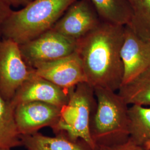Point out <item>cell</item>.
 Listing matches in <instances>:
<instances>
[{"label": "cell", "instance_id": "1", "mask_svg": "<svg viewBox=\"0 0 150 150\" xmlns=\"http://www.w3.org/2000/svg\"><path fill=\"white\" fill-rule=\"evenodd\" d=\"M125 27L102 22L77 41L76 52L81 61L87 83L93 88L101 87L116 92L122 85L121 49Z\"/></svg>", "mask_w": 150, "mask_h": 150}, {"label": "cell", "instance_id": "2", "mask_svg": "<svg viewBox=\"0 0 150 150\" xmlns=\"http://www.w3.org/2000/svg\"><path fill=\"white\" fill-rule=\"evenodd\" d=\"M77 0H33L12 11L2 27V38L19 45L52 29L65 11Z\"/></svg>", "mask_w": 150, "mask_h": 150}, {"label": "cell", "instance_id": "3", "mask_svg": "<svg viewBox=\"0 0 150 150\" xmlns=\"http://www.w3.org/2000/svg\"><path fill=\"white\" fill-rule=\"evenodd\" d=\"M97 106L91 125L92 138L97 147L126 141L129 137L128 105L115 91L94 88Z\"/></svg>", "mask_w": 150, "mask_h": 150}, {"label": "cell", "instance_id": "4", "mask_svg": "<svg viewBox=\"0 0 150 150\" xmlns=\"http://www.w3.org/2000/svg\"><path fill=\"white\" fill-rule=\"evenodd\" d=\"M97 106L94 88L87 82L69 91L67 103L61 108L59 117L52 128L56 135L61 134L72 141L82 140L93 150L97 147L91 134V125Z\"/></svg>", "mask_w": 150, "mask_h": 150}, {"label": "cell", "instance_id": "5", "mask_svg": "<svg viewBox=\"0 0 150 150\" xmlns=\"http://www.w3.org/2000/svg\"><path fill=\"white\" fill-rule=\"evenodd\" d=\"M35 72L22 57L20 45L9 39L0 41V96L11 102L17 91Z\"/></svg>", "mask_w": 150, "mask_h": 150}, {"label": "cell", "instance_id": "6", "mask_svg": "<svg viewBox=\"0 0 150 150\" xmlns=\"http://www.w3.org/2000/svg\"><path fill=\"white\" fill-rule=\"evenodd\" d=\"M77 41L51 29L20 45L22 57L31 68L38 64L60 59L76 51Z\"/></svg>", "mask_w": 150, "mask_h": 150}, {"label": "cell", "instance_id": "7", "mask_svg": "<svg viewBox=\"0 0 150 150\" xmlns=\"http://www.w3.org/2000/svg\"><path fill=\"white\" fill-rule=\"evenodd\" d=\"M102 22L88 0H77L67 9L52 29L77 41L95 30Z\"/></svg>", "mask_w": 150, "mask_h": 150}, {"label": "cell", "instance_id": "8", "mask_svg": "<svg viewBox=\"0 0 150 150\" xmlns=\"http://www.w3.org/2000/svg\"><path fill=\"white\" fill-rule=\"evenodd\" d=\"M33 69L36 75L66 91L87 82L82 64L76 51L60 59L38 64Z\"/></svg>", "mask_w": 150, "mask_h": 150}, {"label": "cell", "instance_id": "9", "mask_svg": "<svg viewBox=\"0 0 150 150\" xmlns=\"http://www.w3.org/2000/svg\"><path fill=\"white\" fill-rule=\"evenodd\" d=\"M121 57L123 69L122 86L150 67V41L140 38L129 26H125Z\"/></svg>", "mask_w": 150, "mask_h": 150}, {"label": "cell", "instance_id": "10", "mask_svg": "<svg viewBox=\"0 0 150 150\" xmlns=\"http://www.w3.org/2000/svg\"><path fill=\"white\" fill-rule=\"evenodd\" d=\"M13 108L16 126L21 136L35 134L45 127L52 129L59 118L61 110L41 102H24Z\"/></svg>", "mask_w": 150, "mask_h": 150}, {"label": "cell", "instance_id": "11", "mask_svg": "<svg viewBox=\"0 0 150 150\" xmlns=\"http://www.w3.org/2000/svg\"><path fill=\"white\" fill-rule=\"evenodd\" d=\"M69 96V91L35 73L17 91L10 103L13 108L20 103L28 102H44L61 108L67 103Z\"/></svg>", "mask_w": 150, "mask_h": 150}, {"label": "cell", "instance_id": "12", "mask_svg": "<svg viewBox=\"0 0 150 150\" xmlns=\"http://www.w3.org/2000/svg\"><path fill=\"white\" fill-rule=\"evenodd\" d=\"M21 138L27 150H93L82 140L72 141L61 134L49 137L36 132Z\"/></svg>", "mask_w": 150, "mask_h": 150}, {"label": "cell", "instance_id": "13", "mask_svg": "<svg viewBox=\"0 0 150 150\" xmlns=\"http://www.w3.org/2000/svg\"><path fill=\"white\" fill-rule=\"evenodd\" d=\"M102 22L119 26L130 23L132 12L128 0H88Z\"/></svg>", "mask_w": 150, "mask_h": 150}, {"label": "cell", "instance_id": "14", "mask_svg": "<svg viewBox=\"0 0 150 150\" xmlns=\"http://www.w3.org/2000/svg\"><path fill=\"white\" fill-rule=\"evenodd\" d=\"M129 138L150 150V107L131 105L129 108Z\"/></svg>", "mask_w": 150, "mask_h": 150}, {"label": "cell", "instance_id": "15", "mask_svg": "<svg viewBox=\"0 0 150 150\" xmlns=\"http://www.w3.org/2000/svg\"><path fill=\"white\" fill-rule=\"evenodd\" d=\"M118 93L128 105H150V67L133 80L121 86Z\"/></svg>", "mask_w": 150, "mask_h": 150}, {"label": "cell", "instance_id": "16", "mask_svg": "<svg viewBox=\"0 0 150 150\" xmlns=\"http://www.w3.org/2000/svg\"><path fill=\"white\" fill-rule=\"evenodd\" d=\"M20 146L21 138L16 126L14 108L0 96V149Z\"/></svg>", "mask_w": 150, "mask_h": 150}, {"label": "cell", "instance_id": "17", "mask_svg": "<svg viewBox=\"0 0 150 150\" xmlns=\"http://www.w3.org/2000/svg\"><path fill=\"white\" fill-rule=\"evenodd\" d=\"M132 16L129 24L140 38L150 41V0H128Z\"/></svg>", "mask_w": 150, "mask_h": 150}, {"label": "cell", "instance_id": "18", "mask_svg": "<svg viewBox=\"0 0 150 150\" xmlns=\"http://www.w3.org/2000/svg\"><path fill=\"white\" fill-rule=\"evenodd\" d=\"M97 150H150L136 144L129 137L126 141L116 145L100 146Z\"/></svg>", "mask_w": 150, "mask_h": 150}, {"label": "cell", "instance_id": "19", "mask_svg": "<svg viewBox=\"0 0 150 150\" xmlns=\"http://www.w3.org/2000/svg\"><path fill=\"white\" fill-rule=\"evenodd\" d=\"M11 8L4 0H0V41L2 40L1 38H2L3 25L13 11Z\"/></svg>", "mask_w": 150, "mask_h": 150}, {"label": "cell", "instance_id": "20", "mask_svg": "<svg viewBox=\"0 0 150 150\" xmlns=\"http://www.w3.org/2000/svg\"><path fill=\"white\" fill-rule=\"evenodd\" d=\"M9 5L13 7H25L33 0H4Z\"/></svg>", "mask_w": 150, "mask_h": 150}, {"label": "cell", "instance_id": "21", "mask_svg": "<svg viewBox=\"0 0 150 150\" xmlns=\"http://www.w3.org/2000/svg\"><path fill=\"white\" fill-rule=\"evenodd\" d=\"M0 150H11L10 149H0Z\"/></svg>", "mask_w": 150, "mask_h": 150}]
</instances>
